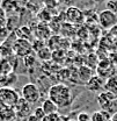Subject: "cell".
Masks as SVG:
<instances>
[{
	"instance_id": "1",
	"label": "cell",
	"mask_w": 117,
	"mask_h": 121,
	"mask_svg": "<svg viewBox=\"0 0 117 121\" xmlns=\"http://www.w3.org/2000/svg\"><path fill=\"white\" fill-rule=\"evenodd\" d=\"M48 98L58 106V108H66L71 106L73 100L71 89L63 83H57L50 86L48 91Z\"/></svg>"
},
{
	"instance_id": "2",
	"label": "cell",
	"mask_w": 117,
	"mask_h": 121,
	"mask_svg": "<svg viewBox=\"0 0 117 121\" xmlns=\"http://www.w3.org/2000/svg\"><path fill=\"white\" fill-rule=\"evenodd\" d=\"M21 95L13 87H0V105L14 108Z\"/></svg>"
},
{
	"instance_id": "3",
	"label": "cell",
	"mask_w": 117,
	"mask_h": 121,
	"mask_svg": "<svg viewBox=\"0 0 117 121\" xmlns=\"http://www.w3.org/2000/svg\"><path fill=\"white\" fill-rule=\"evenodd\" d=\"M21 98L24 99L27 103H29L30 105L36 104L41 99L40 89L34 83H27L21 89Z\"/></svg>"
},
{
	"instance_id": "4",
	"label": "cell",
	"mask_w": 117,
	"mask_h": 121,
	"mask_svg": "<svg viewBox=\"0 0 117 121\" xmlns=\"http://www.w3.org/2000/svg\"><path fill=\"white\" fill-rule=\"evenodd\" d=\"M13 52L16 57H27L32 54V45L28 40L15 39L13 42Z\"/></svg>"
},
{
	"instance_id": "5",
	"label": "cell",
	"mask_w": 117,
	"mask_h": 121,
	"mask_svg": "<svg viewBox=\"0 0 117 121\" xmlns=\"http://www.w3.org/2000/svg\"><path fill=\"white\" fill-rule=\"evenodd\" d=\"M97 22L104 29H111L117 26V14L108 9H104L97 15Z\"/></svg>"
},
{
	"instance_id": "6",
	"label": "cell",
	"mask_w": 117,
	"mask_h": 121,
	"mask_svg": "<svg viewBox=\"0 0 117 121\" xmlns=\"http://www.w3.org/2000/svg\"><path fill=\"white\" fill-rule=\"evenodd\" d=\"M15 114H16V118L20 119V120H24V119H28L30 115L32 114V111H31V105L29 103H27L24 99L20 98L17 104L14 107Z\"/></svg>"
},
{
	"instance_id": "7",
	"label": "cell",
	"mask_w": 117,
	"mask_h": 121,
	"mask_svg": "<svg viewBox=\"0 0 117 121\" xmlns=\"http://www.w3.org/2000/svg\"><path fill=\"white\" fill-rule=\"evenodd\" d=\"M65 16H66L67 22L71 23V25H79L85 19L84 12H81L77 7H69L65 12Z\"/></svg>"
},
{
	"instance_id": "8",
	"label": "cell",
	"mask_w": 117,
	"mask_h": 121,
	"mask_svg": "<svg viewBox=\"0 0 117 121\" xmlns=\"http://www.w3.org/2000/svg\"><path fill=\"white\" fill-rule=\"evenodd\" d=\"M116 98H117V95H115V94H113V93H110V92H107V91H103L101 93H99V95H97V98H96V101H97V104H99L100 108H101L102 111L108 112V109H109V107L111 105V103H113Z\"/></svg>"
},
{
	"instance_id": "9",
	"label": "cell",
	"mask_w": 117,
	"mask_h": 121,
	"mask_svg": "<svg viewBox=\"0 0 117 121\" xmlns=\"http://www.w3.org/2000/svg\"><path fill=\"white\" fill-rule=\"evenodd\" d=\"M104 83H105V80L103 79L102 77L96 75L93 76L86 83V86H87L88 90L92 91V92H99L100 90L104 89Z\"/></svg>"
},
{
	"instance_id": "10",
	"label": "cell",
	"mask_w": 117,
	"mask_h": 121,
	"mask_svg": "<svg viewBox=\"0 0 117 121\" xmlns=\"http://www.w3.org/2000/svg\"><path fill=\"white\" fill-rule=\"evenodd\" d=\"M16 114L14 108L0 105V121H15Z\"/></svg>"
},
{
	"instance_id": "11",
	"label": "cell",
	"mask_w": 117,
	"mask_h": 121,
	"mask_svg": "<svg viewBox=\"0 0 117 121\" xmlns=\"http://www.w3.org/2000/svg\"><path fill=\"white\" fill-rule=\"evenodd\" d=\"M17 76L15 72H11L8 75L0 77V87H12V85L16 83Z\"/></svg>"
},
{
	"instance_id": "12",
	"label": "cell",
	"mask_w": 117,
	"mask_h": 121,
	"mask_svg": "<svg viewBox=\"0 0 117 121\" xmlns=\"http://www.w3.org/2000/svg\"><path fill=\"white\" fill-rule=\"evenodd\" d=\"M41 107H42L43 112L45 113V115H48V114H53V113H58V109H59L58 106L56 105L53 101H51L49 98L43 100Z\"/></svg>"
},
{
	"instance_id": "13",
	"label": "cell",
	"mask_w": 117,
	"mask_h": 121,
	"mask_svg": "<svg viewBox=\"0 0 117 121\" xmlns=\"http://www.w3.org/2000/svg\"><path fill=\"white\" fill-rule=\"evenodd\" d=\"M92 73H93L92 69H90L89 66H86V65L80 66V69L78 70V77H79V79H80L81 82H84V83H87L88 80L93 77Z\"/></svg>"
},
{
	"instance_id": "14",
	"label": "cell",
	"mask_w": 117,
	"mask_h": 121,
	"mask_svg": "<svg viewBox=\"0 0 117 121\" xmlns=\"http://www.w3.org/2000/svg\"><path fill=\"white\" fill-rule=\"evenodd\" d=\"M104 91L110 92L113 94L117 95V77L113 76L110 78H108L104 83Z\"/></svg>"
},
{
	"instance_id": "15",
	"label": "cell",
	"mask_w": 117,
	"mask_h": 121,
	"mask_svg": "<svg viewBox=\"0 0 117 121\" xmlns=\"http://www.w3.org/2000/svg\"><path fill=\"white\" fill-rule=\"evenodd\" d=\"M109 119H111V115L108 112L102 111V109L95 111L90 115V121H107V120H109Z\"/></svg>"
},
{
	"instance_id": "16",
	"label": "cell",
	"mask_w": 117,
	"mask_h": 121,
	"mask_svg": "<svg viewBox=\"0 0 117 121\" xmlns=\"http://www.w3.org/2000/svg\"><path fill=\"white\" fill-rule=\"evenodd\" d=\"M11 72H14L13 65H12L11 60L4 58V60L0 62V77L1 76H5V75H8Z\"/></svg>"
},
{
	"instance_id": "17",
	"label": "cell",
	"mask_w": 117,
	"mask_h": 121,
	"mask_svg": "<svg viewBox=\"0 0 117 121\" xmlns=\"http://www.w3.org/2000/svg\"><path fill=\"white\" fill-rule=\"evenodd\" d=\"M0 54L2 57H12L14 55L13 52V44H8L7 42H2L0 44Z\"/></svg>"
},
{
	"instance_id": "18",
	"label": "cell",
	"mask_w": 117,
	"mask_h": 121,
	"mask_svg": "<svg viewBox=\"0 0 117 121\" xmlns=\"http://www.w3.org/2000/svg\"><path fill=\"white\" fill-rule=\"evenodd\" d=\"M16 35H17V39L29 40V37L31 36V31L28 27H21L16 30Z\"/></svg>"
},
{
	"instance_id": "19",
	"label": "cell",
	"mask_w": 117,
	"mask_h": 121,
	"mask_svg": "<svg viewBox=\"0 0 117 121\" xmlns=\"http://www.w3.org/2000/svg\"><path fill=\"white\" fill-rule=\"evenodd\" d=\"M105 7H107L108 11L117 14V0H107Z\"/></svg>"
},
{
	"instance_id": "20",
	"label": "cell",
	"mask_w": 117,
	"mask_h": 121,
	"mask_svg": "<svg viewBox=\"0 0 117 121\" xmlns=\"http://www.w3.org/2000/svg\"><path fill=\"white\" fill-rule=\"evenodd\" d=\"M32 115H34L35 118H37L38 120L41 121L44 117H45V113L43 112L42 107H36V108L34 109V112H32Z\"/></svg>"
},
{
	"instance_id": "21",
	"label": "cell",
	"mask_w": 117,
	"mask_h": 121,
	"mask_svg": "<svg viewBox=\"0 0 117 121\" xmlns=\"http://www.w3.org/2000/svg\"><path fill=\"white\" fill-rule=\"evenodd\" d=\"M77 121H90V115L86 112H80L77 117Z\"/></svg>"
},
{
	"instance_id": "22",
	"label": "cell",
	"mask_w": 117,
	"mask_h": 121,
	"mask_svg": "<svg viewBox=\"0 0 117 121\" xmlns=\"http://www.w3.org/2000/svg\"><path fill=\"white\" fill-rule=\"evenodd\" d=\"M59 117V113H53V114H48L45 115L41 121H57Z\"/></svg>"
},
{
	"instance_id": "23",
	"label": "cell",
	"mask_w": 117,
	"mask_h": 121,
	"mask_svg": "<svg viewBox=\"0 0 117 121\" xmlns=\"http://www.w3.org/2000/svg\"><path fill=\"white\" fill-rule=\"evenodd\" d=\"M108 113H109L110 115H113V114L117 113V98L111 103V105H110L109 109H108Z\"/></svg>"
},
{
	"instance_id": "24",
	"label": "cell",
	"mask_w": 117,
	"mask_h": 121,
	"mask_svg": "<svg viewBox=\"0 0 117 121\" xmlns=\"http://www.w3.org/2000/svg\"><path fill=\"white\" fill-rule=\"evenodd\" d=\"M7 35H8L7 29H6L5 27L0 26V41H1V42H4V40L6 39V36H7Z\"/></svg>"
},
{
	"instance_id": "25",
	"label": "cell",
	"mask_w": 117,
	"mask_h": 121,
	"mask_svg": "<svg viewBox=\"0 0 117 121\" xmlns=\"http://www.w3.org/2000/svg\"><path fill=\"white\" fill-rule=\"evenodd\" d=\"M70 117H67V115H63V114H59L58 117V120L57 121H70Z\"/></svg>"
},
{
	"instance_id": "26",
	"label": "cell",
	"mask_w": 117,
	"mask_h": 121,
	"mask_svg": "<svg viewBox=\"0 0 117 121\" xmlns=\"http://www.w3.org/2000/svg\"><path fill=\"white\" fill-rule=\"evenodd\" d=\"M27 121H40V120H38V119H37V118H35V117H34V115H32V114H31V115H30L29 118H28V119H27Z\"/></svg>"
},
{
	"instance_id": "27",
	"label": "cell",
	"mask_w": 117,
	"mask_h": 121,
	"mask_svg": "<svg viewBox=\"0 0 117 121\" xmlns=\"http://www.w3.org/2000/svg\"><path fill=\"white\" fill-rule=\"evenodd\" d=\"M111 121H117V113L111 115Z\"/></svg>"
},
{
	"instance_id": "28",
	"label": "cell",
	"mask_w": 117,
	"mask_h": 121,
	"mask_svg": "<svg viewBox=\"0 0 117 121\" xmlns=\"http://www.w3.org/2000/svg\"><path fill=\"white\" fill-rule=\"evenodd\" d=\"M93 1H95V2H102L104 0H93Z\"/></svg>"
},
{
	"instance_id": "29",
	"label": "cell",
	"mask_w": 117,
	"mask_h": 121,
	"mask_svg": "<svg viewBox=\"0 0 117 121\" xmlns=\"http://www.w3.org/2000/svg\"><path fill=\"white\" fill-rule=\"evenodd\" d=\"M4 60V57H2V55H1V54H0V62H1V60Z\"/></svg>"
},
{
	"instance_id": "30",
	"label": "cell",
	"mask_w": 117,
	"mask_h": 121,
	"mask_svg": "<svg viewBox=\"0 0 117 121\" xmlns=\"http://www.w3.org/2000/svg\"><path fill=\"white\" fill-rule=\"evenodd\" d=\"M70 121H77V120H73V119H70Z\"/></svg>"
},
{
	"instance_id": "31",
	"label": "cell",
	"mask_w": 117,
	"mask_h": 121,
	"mask_svg": "<svg viewBox=\"0 0 117 121\" xmlns=\"http://www.w3.org/2000/svg\"><path fill=\"white\" fill-rule=\"evenodd\" d=\"M107 121H111V119H109V120H107Z\"/></svg>"
},
{
	"instance_id": "32",
	"label": "cell",
	"mask_w": 117,
	"mask_h": 121,
	"mask_svg": "<svg viewBox=\"0 0 117 121\" xmlns=\"http://www.w3.org/2000/svg\"><path fill=\"white\" fill-rule=\"evenodd\" d=\"M1 43H2V42H1V41H0V44H1Z\"/></svg>"
}]
</instances>
